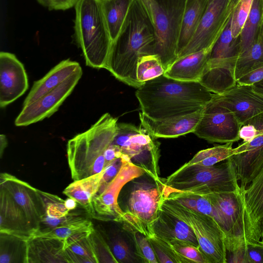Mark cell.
<instances>
[{
    "label": "cell",
    "instance_id": "cell-1",
    "mask_svg": "<svg viewBox=\"0 0 263 263\" xmlns=\"http://www.w3.org/2000/svg\"><path fill=\"white\" fill-rule=\"evenodd\" d=\"M155 31L140 0H134L117 37L112 41L105 69L116 79L138 88L143 84L136 76L139 59L154 54Z\"/></svg>",
    "mask_w": 263,
    "mask_h": 263
},
{
    "label": "cell",
    "instance_id": "cell-2",
    "mask_svg": "<svg viewBox=\"0 0 263 263\" xmlns=\"http://www.w3.org/2000/svg\"><path fill=\"white\" fill-rule=\"evenodd\" d=\"M213 94L199 82L178 81L163 74L144 82L135 96L142 113L153 119H162L203 108Z\"/></svg>",
    "mask_w": 263,
    "mask_h": 263
},
{
    "label": "cell",
    "instance_id": "cell-3",
    "mask_svg": "<svg viewBox=\"0 0 263 263\" xmlns=\"http://www.w3.org/2000/svg\"><path fill=\"white\" fill-rule=\"evenodd\" d=\"M117 120L105 113L88 130L68 140L67 161L73 181L103 172L104 154L115 138Z\"/></svg>",
    "mask_w": 263,
    "mask_h": 263
},
{
    "label": "cell",
    "instance_id": "cell-4",
    "mask_svg": "<svg viewBox=\"0 0 263 263\" xmlns=\"http://www.w3.org/2000/svg\"><path fill=\"white\" fill-rule=\"evenodd\" d=\"M74 36L87 66L105 68L112 40L101 0H79L74 6Z\"/></svg>",
    "mask_w": 263,
    "mask_h": 263
},
{
    "label": "cell",
    "instance_id": "cell-5",
    "mask_svg": "<svg viewBox=\"0 0 263 263\" xmlns=\"http://www.w3.org/2000/svg\"><path fill=\"white\" fill-rule=\"evenodd\" d=\"M162 180L164 189L170 191L205 195L241 190L230 157L223 163L212 166L183 164Z\"/></svg>",
    "mask_w": 263,
    "mask_h": 263
},
{
    "label": "cell",
    "instance_id": "cell-6",
    "mask_svg": "<svg viewBox=\"0 0 263 263\" xmlns=\"http://www.w3.org/2000/svg\"><path fill=\"white\" fill-rule=\"evenodd\" d=\"M155 33L154 54L165 70L177 59V49L186 0H140Z\"/></svg>",
    "mask_w": 263,
    "mask_h": 263
},
{
    "label": "cell",
    "instance_id": "cell-7",
    "mask_svg": "<svg viewBox=\"0 0 263 263\" xmlns=\"http://www.w3.org/2000/svg\"><path fill=\"white\" fill-rule=\"evenodd\" d=\"M161 206L192 229L209 263L227 262L225 235L213 218L164 197Z\"/></svg>",
    "mask_w": 263,
    "mask_h": 263
},
{
    "label": "cell",
    "instance_id": "cell-8",
    "mask_svg": "<svg viewBox=\"0 0 263 263\" xmlns=\"http://www.w3.org/2000/svg\"><path fill=\"white\" fill-rule=\"evenodd\" d=\"M164 199L162 179L135 182L123 211L121 223L148 237L155 234L153 226Z\"/></svg>",
    "mask_w": 263,
    "mask_h": 263
},
{
    "label": "cell",
    "instance_id": "cell-9",
    "mask_svg": "<svg viewBox=\"0 0 263 263\" xmlns=\"http://www.w3.org/2000/svg\"><path fill=\"white\" fill-rule=\"evenodd\" d=\"M144 128L130 123L117 124L112 144L119 146L135 165L143 168L152 179L159 180V145Z\"/></svg>",
    "mask_w": 263,
    "mask_h": 263
},
{
    "label": "cell",
    "instance_id": "cell-10",
    "mask_svg": "<svg viewBox=\"0 0 263 263\" xmlns=\"http://www.w3.org/2000/svg\"><path fill=\"white\" fill-rule=\"evenodd\" d=\"M218 210L221 228L226 237L228 255L244 247L247 243L243 216V190L236 192L205 194Z\"/></svg>",
    "mask_w": 263,
    "mask_h": 263
},
{
    "label": "cell",
    "instance_id": "cell-11",
    "mask_svg": "<svg viewBox=\"0 0 263 263\" xmlns=\"http://www.w3.org/2000/svg\"><path fill=\"white\" fill-rule=\"evenodd\" d=\"M236 2V0H208L194 36L177 59L213 47L230 20Z\"/></svg>",
    "mask_w": 263,
    "mask_h": 263
},
{
    "label": "cell",
    "instance_id": "cell-12",
    "mask_svg": "<svg viewBox=\"0 0 263 263\" xmlns=\"http://www.w3.org/2000/svg\"><path fill=\"white\" fill-rule=\"evenodd\" d=\"M241 126L235 115L212 97L193 133L210 142L233 143L240 139Z\"/></svg>",
    "mask_w": 263,
    "mask_h": 263
},
{
    "label": "cell",
    "instance_id": "cell-13",
    "mask_svg": "<svg viewBox=\"0 0 263 263\" xmlns=\"http://www.w3.org/2000/svg\"><path fill=\"white\" fill-rule=\"evenodd\" d=\"M122 159V165L118 174L93 199V218L121 223L123 211L118 199L121 190L128 182L146 174L143 168L133 164L126 155L123 154Z\"/></svg>",
    "mask_w": 263,
    "mask_h": 263
},
{
    "label": "cell",
    "instance_id": "cell-14",
    "mask_svg": "<svg viewBox=\"0 0 263 263\" xmlns=\"http://www.w3.org/2000/svg\"><path fill=\"white\" fill-rule=\"evenodd\" d=\"M82 76L81 68L54 89L24 106L15 120V126H27L50 117L71 94Z\"/></svg>",
    "mask_w": 263,
    "mask_h": 263
},
{
    "label": "cell",
    "instance_id": "cell-15",
    "mask_svg": "<svg viewBox=\"0 0 263 263\" xmlns=\"http://www.w3.org/2000/svg\"><path fill=\"white\" fill-rule=\"evenodd\" d=\"M0 186L7 190L23 209L35 233L46 214V203L41 191L7 173L1 174Z\"/></svg>",
    "mask_w": 263,
    "mask_h": 263
},
{
    "label": "cell",
    "instance_id": "cell-16",
    "mask_svg": "<svg viewBox=\"0 0 263 263\" xmlns=\"http://www.w3.org/2000/svg\"><path fill=\"white\" fill-rule=\"evenodd\" d=\"M28 80L23 64L8 52H0V106L4 108L28 89Z\"/></svg>",
    "mask_w": 263,
    "mask_h": 263
},
{
    "label": "cell",
    "instance_id": "cell-17",
    "mask_svg": "<svg viewBox=\"0 0 263 263\" xmlns=\"http://www.w3.org/2000/svg\"><path fill=\"white\" fill-rule=\"evenodd\" d=\"M243 216L247 242L263 237V170L243 190Z\"/></svg>",
    "mask_w": 263,
    "mask_h": 263
},
{
    "label": "cell",
    "instance_id": "cell-18",
    "mask_svg": "<svg viewBox=\"0 0 263 263\" xmlns=\"http://www.w3.org/2000/svg\"><path fill=\"white\" fill-rule=\"evenodd\" d=\"M230 158L235 167L241 189L245 190L263 170V134L236 148Z\"/></svg>",
    "mask_w": 263,
    "mask_h": 263
},
{
    "label": "cell",
    "instance_id": "cell-19",
    "mask_svg": "<svg viewBox=\"0 0 263 263\" xmlns=\"http://www.w3.org/2000/svg\"><path fill=\"white\" fill-rule=\"evenodd\" d=\"M213 97L231 110L241 125L263 112V96L255 92L251 85H239Z\"/></svg>",
    "mask_w": 263,
    "mask_h": 263
},
{
    "label": "cell",
    "instance_id": "cell-20",
    "mask_svg": "<svg viewBox=\"0 0 263 263\" xmlns=\"http://www.w3.org/2000/svg\"><path fill=\"white\" fill-rule=\"evenodd\" d=\"M203 108L189 114L162 119H153L140 112L139 119L141 126L153 137L177 138L194 133Z\"/></svg>",
    "mask_w": 263,
    "mask_h": 263
},
{
    "label": "cell",
    "instance_id": "cell-21",
    "mask_svg": "<svg viewBox=\"0 0 263 263\" xmlns=\"http://www.w3.org/2000/svg\"><path fill=\"white\" fill-rule=\"evenodd\" d=\"M0 232L13 234L27 240L35 232L23 209L7 190L1 186Z\"/></svg>",
    "mask_w": 263,
    "mask_h": 263
},
{
    "label": "cell",
    "instance_id": "cell-22",
    "mask_svg": "<svg viewBox=\"0 0 263 263\" xmlns=\"http://www.w3.org/2000/svg\"><path fill=\"white\" fill-rule=\"evenodd\" d=\"M238 57L208 60L199 82L215 94L223 93L232 88L237 84L235 70Z\"/></svg>",
    "mask_w": 263,
    "mask_h": 263
},
{
    "label": "cell",
    "instance_id": "cell-23",
    "mask_svg": "<svg viewBox=\"0 0 263 263\" xmlns=\"http://www.w3.org/2000/svg\"><path fill=\"white\" fill-rule=\"evenodd\" d=\"M213 47L177 59L165 69L163 75L178 81L199 82Z\"/></svg>",
    "mask_w": 263,
    "mask_h": 263
},
{
    "label": "cell",
    "instance_id": "cell-24",
    "mask_svg": "<svg viewBox=\"0 0 263 263\" xmlns=\"http://www.w3.org/2000/svg\"><path fill=\"white\" fill-rule=\"evenodd\" d=\"M80 69L81 67L77 62L70 59L60 62L42 78L34 82L24 101L23 106L54 89Z\"/></svg>",
    "mask_w": 263,
    "mask_h": 263
},
{
    "label": "cell",
    "instance_id": "cell-25",
    "mask_svg": "<svg viewBox=\"0 0 263 263\" xmlns=\"http://www.w3.org/2000/svg\"><path fill=\"white\" fill-rule=\"evenodd\" d=\"M67 262L64 240L40 236L27 240V263Z\"/></svg>",
    "mask_w": 263,
    "mask_h": 263
},
{
    "label": "cell",
    "instance_id": "cell-26",
    "mask_svg": "<svg viewBox=\"0 0 263 263\" xmlns=\"http://www.w3.org/2000/svg\"><path fill=\"white\" fill-rule=\"evenodd\" d=\"M153 229L155 234L164 241L177 239L199 246L196 237L189 226L161 206Z\"/></svg>",
    "mask_w": 263,
    "mask_h": 263
},
{
    "label": "cell",
    "instance_id": "cell-27",
    "mask_svg": "<svg viewBox=\"0 0 263 263\" xmlns=\"http://www.w3.org/2000/svg\"><path fill=\"white\" fill-rule=\"evenodd\" d=\"M103 172L80 180H74L69 184L63 193L68 197L75 200L87 214L92 218L93 208L92 201L98 194Z\"/></svg>",
    "mask_w": 263,
    "mask_h": 263
},
{
    "label": "cell",
    "instance_id": "cell-28",
    "mask_svg": "<svg viewBox=\"0 0 263 263\" xmlns=\"http://www.w3.org/2000/svg\"><path fill=\"white\" fill-rule=\"evenodd\" d=\"M208 2V0H186L177 45V57L194 36Z\"/></svg>",
    "mask_w": 263,
    "mask_h": 263
},
{
    "label": "cell",
    "instance_id": "cell-29",
    "mask_svg": "<svg viewBox=\"0 0 263 263\" xmlns=\"http://www.w3.org/2000/svg\"><path fill=\"white\" fill-rule=\"evenodd\" d=\"M262 65H263L262 20L253 42L245 51L239 55L235 70L236 81L246 73Z\"/></svg>",
    "mask_w": 263,
    "mask_h": 263
},
{
    "label": "cell",
    "instance_id": "cell-30",
    "mask_svg": "<svg viewBox=\"0 0 263 263\" xmlns=\"http://www.w3.org/2000/svg\"><path fill=\"white\" fill-rule=\"evenodd\" d=\"M134 0H101L102 9L113 41L119 34Z\"/></svg>",
    "mask_w": 263,
    "mask_h": 263
},
{
    "label": "cell",
    "instance_id": "cell-31",
    "mask_svg": "<svg viewBox=\"0 0 263 263\" xmlns=\"http://www.w3.org/2000/svg\"><path fill=\"white\" fill-rule=\"evenodd\" d=\"M0 263H27V239L0 232Z\"/></svg>",
    "mask_w": 263,
    "mask_h": 263
},
{
    "label": "cell",
    "instance_id": "cell-32",
    "mask_svg": "<svg viewBox=\"0 0 263 263\" xmlns=\"http://www.w3.org/2000/svg\"><path fill=\"white\" fill-rule=\"evenodd\" d=\"M262 17L263 0H253L239 35V55L245 51L253 42L262 23Z\"/></svg>",
    "mask_w": 263,
    "mask_h": 263
},
{
    "label": "cell",
    "instance_id": "cell-33",
    "mask_svg": "<svg viewBox=\"0 0 263 263\" xmlns=\"http://www.w3.org/2000/svg\"><path fill=\"white\" fill-rule=\"evenodd\" d=\"M231 19L232 16L214 45L209 60L239 57L240 53L239 36L237 38H234L232 35Z\"/></svg>",
    "mask_w": 263,
    "mask_h": 263
},
{
    "label": "cell",
    "instance_id": "cell-34",
    "mask_svg": "<svg viewBox=\"0 0 263 263\" xmlns=\"http://www.w3.org/2000/svg\"><path fill=\"white\" fill-rule=\"evenodd\" d=\"M65 252L69 263L99 262L92 233L70 245Z\"/></svg>",
    "mask_w": 263,
    "mask_h": 263
},
{
    "label": "cell",
    "instance_id": "cell-35",
    "mask_svg": "<svg viewBox=\"0 0 263 263\" xmlns=\"http://www.w3.org/2000/svg\"><path fill=\"white\" fill-rule=\"evenodd\" d=\"M232 143L224 145H216L213 147L199 151L184 165H199L201 166H212L218 163L227 160L234 154Z\"/></svg>",
    "mask_w": 263,
    "mask_h": 263
},
{
    "label": "cell",
    "instance_id": "cell-36",
    "mask_svg": "<svg viewBox=\"0 0 263 263\" xmlns=\"http://www.w3.org/2000/svg\"><path fill=\"white\" fill-rule=\"evenodd\" d=\"M165 68L160 57L156 54L144 55L138 61L136 76L138 82H144L164 74Z\"/></svg>",
    "mask_w": 263,
    "mask_h": 263
},
{
    "label": "cell",
    "instance_id": "cell-37",
    "mask_svg": "<svg viewBox=\"0 0 263 263\" xmlns=\"http://www.w3.org/2000/svg\"><path fill=\"white\" fill-rule=\"evenodd\" d=\"M94 230L91 221L84 217L57 227L48 232L33 236L54 238L64 241L66 239L76 234L83 232H92Z\"/></svg>",
    "mask_w": 263,
    "mask_h": 263
},
{
    "label": "cell",
    "instance_id": "cell-38",
    "mask_svg": "<svg viewBox=\"0 0 263 263\" xmlns=\"http://www.w3.org/2000/svg\"><path fill=\"white\" fill-rule=\"evenodd\" d=\"M147 238L159 263H191L190 260L174 250L167 242L155 234Z\"/></svg>",
    "mask_w": 263,
    "mask_h": 263
},
{
    "label": "cell",
    "instance_id": "cell-39",
    "mask_svg": "<svg viewBox=\"0 0 263 263\" xmlns=\"http://www.w3.org/2000/svg\"><path fill=\"white\" fill-rule=\"evenodd\" d=\"M122 228L129 234L133 241L136 254L141 262L158 263L154 251L145 235L128 227Z\"/></svg>",
    "mask_w": 263,
    "mask_h": 263
},
{
    "label": "cell",
    "instance_id": "cell-40",
    "mask_svg": "<svg viewBox=\"0 0 263 263\" xmlns=\"http://www.w3.org/2000/svg\"><path fill=\"white\" fill-rule=\"evenodd\" d=\"M228 262L263 263V243L247 242L244 247L228 255Z\"/></svg>",
    "mask_w": 263,
    "mask_h": 263
},
{
    "label": "cell",
    "instance_id": "cell-41",
    "mask_svg": "<svg viewBox=\"0 0 263 263\" xmlns=\"http://www.w3.org/2000/svg\"><path fill=\"white\" fill-rule=\"evenodd\" d=\"M111 251L118 263H134L141 262L128 242L121 234L116 233L110 241Z\"/></svg>",
    "mask_w": 263,
    "mask_h": 263
},
{
    "label": "cell",
    "instance_id": "cell-42",
    "mask_svg": "<svg viewBox=\"0 0 263 263\" xmlns=\"http://www.w3.org/2000/svg\"><path fill=\"white\" fill-rule=\"evenodd\" d=\"M165 241L191 263H209L199 246L177 239H171Z\"/></svg>",
    "mask_w": 263,
    "mask_h": 263
},
{
    "label": "cell",
    "instance_id": "cell-43",
    "mask_svg": "<svg viewBox=\"0 0 263 263\" xmlns=\"http://www.w3.org/2000/svg\"><path fill=\"white\" fill-rule=\"evenodd\" d=\"M253 0H236L231 19V31L234 38L239 36L249 15Z\"/></svg>",
    "mask_w": 263,
    "mask_h": 263
},
{
    "label": "cell",
    "instance_id": "cell-44",
    "mask_svg": "<svg viewBox=\"0 0 263 263\" xmlns=\"http://www.w3.org/2000/svg\"><path fill=\"white\" fill-rule=\"evenodd\" d=\"M261 134H263V112L243 123L240 129L239 136L243 142H249Z\"/></svg>",
    "mask_w": 263,
    "mask_h": 263
},
{
    "label": "cell",
    "instance_id": "cell-45",
    "mask_svg": "<svg viewBox=\"0 0 263 263\" xmlns=\"http://www.w3.org/2000/svg\"><path fill=\"white\" fill-rule=\"evenodd\" d=\"M41 194L46 203V215L54 218L67 216L70 211L65 206V200L55 195L41 191Z\"/></svg>",
    "mask_w": 263,
    "mask_h": 263
},
{
    "label": "cell",
    "instance_id": "cell-46",
    "mask_svg": "<svg viewBox=\"0 0 263 263\" xmlns=\"http://www.w3.org/2000/svg\"><path fill=\"white\" fill-rule=\"evenodd\" d=\"M92 235L99 262L118 263L111 251L109 244L101 233L94 230Z\"/></svg>",
    "mask_w": 263,
    "mask_h": 263
},
{
    "label": "cell",
    "instance_id": "cell-47",
    "mask_svg": "<svg viewBox=\"0 0 263 263\" xmlns=\"http://www.w3.org/2000/svg\"><path fill=\"white\" fill-rule=\"evenodd\" d=\"M122 165V159L121 156L105 167L102 172V177L100 181V187L97 194L101 193L108 183L114 179L120 170Z\"/></svg>",
    "mask_w": 263,
    "mask_h": 263
},
{
    "label": "cell",
    "instance_id": "cell-48",
    "mask_svg": "<svg viewBox=\"0 0 263 263\" xmlns=\"http://www.w3.org/2000/svg\"><path fill=\"white\" fill-rule=\"evenodd\" d=\"M263 79V65L246 73L237 81V84L252 85Z\"/></svg>",
    "mask_w": 263,
    "mask_h": 263
},
{
    "label": "cell",
    "instance_id": "cell-49",
    "mask_svg": "<svg viewBox=\"0 0 263 263\" xmlns=\"http://www.w3.org/2000/svg\"><path fill=\"white\" fill-rule=\"evenodd\" d=\"M123 155L118 145L111 143L106 149L104 154L105 167L116 159L120 158Z\"/></svg>",
    "mask_w": 263,
    "mask_h": 263
},
{
    "label": "cell",
    "instance_id": "cell-50",
    "mask_svg": "<svg viewBox=\"0 0 263 263\" xmlns=\"http://www.w3.org/2000/svg\"><path fill=\"white\" fill-rule=\"evenodd\" d=\"M79 0H53L50 10H66L74 7Z\"/></svg>",
    "mask_w": 263,
    "mask_h": 263
},
{
    "label": "cell",
    "instance_id": "cell-51",
    "mask_svg": "<svg viewBox=\"0 0 263 263\" xmlns=\"http://www.w3.org/2000/svg\"><path fill=\"white\" fill-rule=\"evenodd\" d=\"M65 204L67 209L69 211H71L75 210L77 206L78 203L73 199L68 197L66 200H65Z\"/></svg>",
    "mask_w": 263,
    "mask_h": 263
},
{
    "label": "cell",
    "instance_id": "cell-52",
    "mask_svg": "<svg viewBox=\"0 0 263 263\" xmlns=\"http://www.w3.org/2000/svg\"><path fill=\"white\" fill-rule=\"evenodd\" d=\"M251 86L255 92L263 96V79Z\"/></svg>",
    "mask_w": 263,
    "mask_h": 263
},
{
    "label": "cell",
    "instance_id": "cell-53",
    "mask_svg": "<svg viewBox=\"0 0 263 263\" xmlns=\"http://www.w3.org/2000/svg\"><path fill=\"white\" fill-rule=\"evenodd\" d=\"M8 145V141L5 135L1 134L0 135V156L2 157L3 152Z\"/></svg>",
    "mask_w": 263,
    "mask_h": 263
},
{
    "label": "cell",
    "instance_id": "cell-54",
    "mask_svg": "<svg viewBox=\"0 0 263 263\" xmlns=\"http://www.w3.org/2000/svg\"><path fill=\"white\" fill-rule=\"evenodd\" d=\"M41 5L46 7L50 10L53 3V0H36Z\"/></svg>",
    "mask_w": 263,
    "mask_h": 263
},
{
    "label": "cell",
    "instance_id": "cell-55",
    "mask_svg": "<svg viewBox=\"0 0 263 263\" xmlns=\"http://www.w3.org/2000/svg\"><path fill=\"white\" fill-rule=\"evenodd\" d=\"M263 241V237L262 238V239H261V241Z\"/></svg>",
    "mask_w": 263,
    "mask_h": 263
},
{
    "label": "cell",
    "instance_id": "cell-56",
    "mask_svg": "<svg viewBox=\"0 0 263 263\" xmlns=\"http://www.w3.org/2000/svg\"><path fill=\"white\" fill-rule=\"evenodd\" d=\"M260 242L263 243V241H260Z\"/></svg>",
    "mask_w": 263,
    "mask_h": 263
},
{
    "label": "cell",
    "instance_id": "cell-57",
    "mask_svg": "<svg viewBox=\"0 0 263 263\" xmlns=\"http://www.w3.org/2000/svg\"><path fill=\"white\" fill-rule=\"evenodd\" d=\"M262 24H263V17H262Z\"/></svg>",
    "mask_w": 263,
    "mask_h": 263
}]
</instances>
